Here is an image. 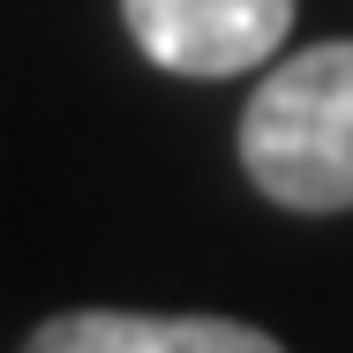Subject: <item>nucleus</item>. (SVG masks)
<instances>
[{
	"label": "nucleus",
	"mask_w": 353,
	"mask_h": 353,
	"mask_svg": "<svg viewBox=\"0 0 353 353\" xmlns=\"http://www.w3.org/2000/svg\"><path fill=\"white\" fill-rule=\"evenodd\" d=\"M241 165L285 211H353V38H323L256 83Z\"/></svg>",
	"instance_id": "1"
},
{
	"label": "nucleus",
	"mask_w": 353,
	"mask_h": 353,
	"mask_svg": "<svg viewBox=\"0 0 353 353\" xmlns=\"http://www.w3.org/2000/svg\"><path fill=\"white\" fill-rule=\"evenodd\" d=\"M23 353H285L271 331L233 316H136V308H75L30 331Z\"/></svg>",
	"instance_id": "3"
},
{
	"label": "nucleus",
	"mask_w": 353,
	"mask_h": 353,
	"mask_svg": "<svg viewBox=\"0 0 353 353\" xmlns=\"http://www.w3.org/2000/svg\"><path fill=\"white\" fill-rule=\"evenodd\" d=\"M128 38L165 75H248L293 30V0H121Z\"/></svg>",
	"instance_id": "2"
}]
</instances>
